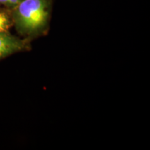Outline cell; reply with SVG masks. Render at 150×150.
Masks as SVG:
<instances>
[{"mask_svg":"<svg viewBox=\"0 0 150 150\" xmlns=\"http://www.w3.org/2000/svg\"><path fill=\"white\" fill-rule=\"evenodd\" d=\"M7 0H0V4H6Z\"/></svg>","mask_w":150,"mask_h":150,"instance_id":"5b68a950","label":"cell"},{"mask_svg":"<svg viewBox=\"0 0 150 150\" xmlns=\"http://www.w3.org/2000/svg\"><path fill=\"white\" fill-rule=\"evenodd\" d=\"M22 0H7L6 5L10 7H16L17 5H18Z\"/></svg>","mask_w":150,"mask_h":150,"instance_id":"277c9868","label":"cell"},{"mask_svg":"<svg viewBox=\"0 0 150 150\" xmlns=\"http://www.w3.org/2000/svg\"><path fill=\"white\" fill-rule=\"evenodd\" d=\"M27 47L25 40L12 36L8 33L0 32V59L22 51Z\"/></svg>","mask_w":150,"mask_h":150,"instance_id":"7a4b0ae2","label":"cell"},{"mask_svg":"<svg viewBox=\"0 0 150 150\" xmlns=\"http://www.w3.org/2000/svg\"><path fill=\"white\" fill-rule=\"evenodd\" d=\"M47 0H22L15 7L14 22L22 34L33 35L45 27L49 14Z\"/></svg>","mask_w":150,"mask_h":150,"instance_id":"6da1fadb","label":"cell"},{"mask_svg":"<svg viewBox=\"0 0 150 150\" xmlns=\"http://www.w3.org/2000/svg\"><path fill=\"white\" fill-rule=\"evenodd\" d=\"M12 22L9 16L3 11H0V32L8 33Z\"/></svg>","mask_w":150,"mask_h":150,"instance_id":"3957f363","label":"cell"}]
</instances>
